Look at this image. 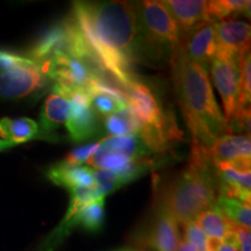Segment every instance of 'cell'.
Returning <instances> with one entry per match:
<instances>
[{
    "label": "cell",
    "instance_id": "cell-20",
    "mask_svg": "<svg viewBox=\"0 0 251 251\" xmlns=\"http://www.w3.org/2000/svg\"><path fill=\"white\" fill-rule=\"evenodd\" d=\"M215 207L227 219L233 228L249 229L251 227V207L250 203L240 201L226 196L216 198Z\"/></svg>",
    "mask_w": 251,
    "mask_h": 251
},
{
    "label": "cell",
    "instance_id": "cell-2",
    "mask_svg": "<svg viewBox=\"0 0 251 251\" xmlns=\"http://www.w3.org/2000/svg\"><path fill=\"white\" fill-rule=\"evenodd\" d=\"M175 92L193 143L209 149L219 137L229 134L209 81L208 70L191 62L183 45L170 59Z\"/></svg>",
    "mask_w": 251,
    "mask_h": 251
},
{
    "label": "cell",
    "instance_id": "cell-30",
    "mask_svg": "<svg viewBox=\"0 0 251 251\" xmlns=\"http://www.w3.org/2000/svg\"><path fill=\"white\" fill-rule=\"evenodd\" d=\"M216 251H240L238 250V238L234 229L224 238Z\"/></svg>",
    "mask_w": 251,
    "mask_h": 251
},
{
    "label": "cell",
    "instance_id": "cell-13",
    "mask_svg": "<svg viewBox=\"0 0 251 251\" xmlns=\"http://www.w3.org/2000/svg\"><path fill=\"white\" fill-rule=\"evenodd\" d=\"M207 152L214 166L240 158H251L250 135H224L207 149Z\"/></svg>",
    "mask_w": 251,
    "mask_h": 251
},
{
    "label": "cell",
    "instance_id": "cell-5",
    "mask_svg": "<svg viewBox=\"0 0 251 251\" xmlns=\"http://www.w3.org/2000/svg\"><path fill=\"white\" fill-rule=\"evenodd\" d=\"M62 56L97 61L71 15L47 30L30 49L28 58L42 65Z\"/></svg>",
    "mask_w": 251,
    "mask_h": 251
},
{
    "label": "cell",
    "instance_id": "cell-32",
    "mask_svg": "<svg viewBox=\"0 0 251 251\" xmlns=\"http://www.w3.org/2000/svg\"><path fill=\"white\" fill-rule=\"evenodd\" d=\"M14 146H15L14 143L7 142V141H4V140H0V151L12 148V147H14Z\"/></svg>",
    "mask_w": 251,
    "mask_h": 251
},
{
    "label": "cell",
    "instance_id": "cell-16",
    "mask_svg": "<svg viewBox=\"0 0 251 251\" xmlns=\"http://www.w3.org/2000/svg\"><path fill=\"white\" fill-rule=\"evenodd\" d=\"M93 170L85 166L69 165L62 161L50 166L46 175L50 181L70 191L78 186L96 187Z\"/></svg>",
    "mask_w": 251,
    "mask_h": 251
},
{
    "label": "cell",
    "instance_id": "cell-26",
    "mask_svg": "<svg viewBox=\"0 0 251 251\" xmlns=\"http://www.w3.org/2000/svg\"><path fill=\"white\" fill-rule=\"evenodd\" d=\"M185 240L196 248L197 251H208V238L200 230L194 221L184 225Z\"/></svg>",
    "mask_w": 251,
    "mask_h": 251
},
{
    "label": "cell",
    "instance_id": "cell-15",
    "mask_svg": "<svg viewBox=\"0 0 251 251\" xmlns=\"http://www.w3.org/2000/svg\"><path fill=\"white\" fill-rule=\"evenodd\" d=\"M215 169L219 183V196H226L250 203L251 171L241 172L225 164L215 166Z\"/></svg>",
    "mask_w": 251,
    "mask_h": 251
},
{
    "label": "cell",
    "instance_id": "cell-11",
    "mask_svg": "<svg viewBox=\"0 0 251 251\" xmlns=\"http://www.w3.org/2000/svg\"><path fill=\"white\" fill-rule=\"evenodd\" d=\"M181 45L191 62L208 70L216 54V23L207 20L199 24L181 37Z\"/></svg>",
    "mask_w": 251,
    "mask_h": 251
},
{
    "label": "cell",
    "instance_id": "cell-12",
    "mask_svg": "<svg viewBox=\"0 0 251 251\" xmlns=\"http://www.w3.org/2000/svg\"><path fill=\"white\" fill-rule=\"evenodd\" d=\"M148 240L156 251H177L179 244V224L159 205Z\"/></svg>",
    "mask_w": 251,
    "mask_h": 251
},
{
    "label": "cell",
    "instance_id": "cell-19",
    "mask_svg": "<svg viewBox=\"0 0 251 251\" xmlns=\"http://www.w3.org/2000/svg\"><path fill=\"white\" fill-rule=\"evenodd\" d=\"M39 125L28 118H2L0 120V137L7 142L14 143L15 146L35 139L39 135Z\"/></svg>",
    "mask_w": 251,
    "mask_h": 251
},
{
    "label": "cell",
    "instance_id": "cell-27",
    "mask_svg": "<svg viewBox=\"0 0 251 251\" xmlns=\"http://www.w3.org/2000/svg\"><path fill=\"white\" fill-rule=\"evenodd\" d=\"M33 62L30 58L24 57V56L14 54V52L0 50V75L5 74L17 68L25 67Z\"/></svg>",
    "mask_w": 251,
    "mask_h": 251
},
{
    "label": "cell",
    "instance_id": "cell-29",
    "mask_svg": "<svg viewBox=\"0 0 251 251\" xmlns=\"http://www.w3.org/2000/svg\"><path fill=\"white\" fill-rule=\"evenodd\" d=\"M238 238V250L251 251V236L249 229L233 228Z\"/></svg>",
    "mask_w": 251,
    "mask_h": 251
},
{
    "label": "cell",
    "instance_id": "cell-18",
    "mask_svg": "<svg viewBox=\"0 0 251 251\" xmlns=\"http://www.w3.org/2000/svg\"><path fill=\"white\" fill-rule=\"evenodd\" d=\"M152 165V161L143 159L139 164L127 170L113 172V171H100L93 170L94 180H96V187L101 197H106L107 194L114 192L118 188L124 185L130 183L141 175L146 174L150 166Z\"/></svg>",
    "mask_w": 251,
    "mask_h": 251
},
{
    "label": "cell",
    "instance_id": "cell-21",
    "mask_svg": "<svg viewBox=\"0 0 251 251\" xmlns=\"http://www.w3.org/2000/svg\"><path fill=\"white\" fill-rule=\"evenodd\" d=\"M194 224L206 235L207 238L224 241V238L233 230L231 225L222 215L216 207L206 209L194 220Z\"/></svg>",
    "mask_w": 251,
    "mask_h": 251
},
{
    "label": "cell",
    "instance_id": "cell-22",
    "mask_svg": "<svg viewBox=\"0 0 251 251\" xmlns=\"http://www.w3.org/2000/svg\"><path fill=\"white\" fill-rule=\"evenodd\" d=\"M141 122L134 112L128 107L113 113L103 119L102 127L105 128L108 136H126L136 134L141 128Z\"/></svg>",
    "mask_w": 251,
    "mask_h": 251
},
{
    "label": "cell",
    "instance_id": "cell-31",
    "mask_svg": "<svg viewBox=\"0 0 251 251\" xmlns=\"http://www.w3.org/2000/svg\"><path fill=\"white\" fill-rule=\"evenodd\" d=\"M177 251H197V250L196 248H194L191 243H188L185 238H180Z\"/></svg>",
    "mask_w": 251,
    "mask_h": 251
},
{
    "label": "cell",
    "instance_id": "cell-9",
    "mask_svg": "<svg viewBox=\"0 0 251 251\" xmlns=\"http://www.w3.org/2000/svg\"><path fill=\"white\" fill-rule=\"evenodd\" d=\"M48 80L40 64L33 61L30 64L0 75V97L6 99L25 98L43 89Z\"/></svg>",
    "mask_w": 251,
    "mask_h": 251
},
{
    "label": "cell",
    "instance_id": "cell-8",
    "mask_svg": "<svg viewBox=\"0 0 251 251\" xmlns=\"http://www.w3.org/2000/svg\"><path fill=\"white\" fill-rule=\"evenodd\" d=\"M70 100V112L65 124L72 142H84L102 131L101 115L91 106L89 96L85 92H74L68 97Z\"/></svg>",
    "mask_w": 251,
    "mask_h": 251
},
{
    "label": "cell",
    "instance_id": "cell-17",
    "mask_svg": "<svg viewBox=\"0 0 251 251\" xmlns=\"http://www.w3.org/2000/svg\"><path fill=\"white\" fill-rule=\"evenodd\" d=\"M69 112L70 100L52 87V92L46 99L40 117V127L43 135H50L62 125L67 124Z\"/></svg>",
    "mask_w": 251,
    "mask_h": 251
},
{
    "label": "cell",
    "instance_id": "cell-23",
    "mask_svg": "<svg viewBox=\"0 0 251 251\" xmlns=\"http://www.w3.org/2000/svg\"><path fill=\"white\" fill-rule=\"evenodd\" d=\"M251 1L246 0H213L207 1V17L209 20L219 23L226 18L244 15L250 18Z\"/></svg>",
    "mask_w": 251,
    "mask_h": 251
},
{
    "label": "cell",
    "instance_id": "cell-28",
    "mask_svg": "<svg viewBox=\"0 0 251 251\" xmlns=\"http://www.w3.org/2000/svg\"><path fill=\"white\" fill-rule=\"evenodd\" d=\"M97 148H98V142L78 147V148L72 150L71 152H69V155L63 159V162L67 163L69 165L80 166V164L86 162V159L92 155Z\"/></svg>",
    "mask_w": 251,
    "mask_h": 251
},
{
    "label": "cell",
    "instance_id": "cell-1",
    "mask_svg": "<svg viewBox=\"0 0 251 251\" xmlns=\"http://www.w3.org/2000/svg\"><path fill=\"white\" fill-rule=\"evenodd\" d=\"M101 68L126 93L141 54L136 6L126 1H75L70 14Z\"/></svg>",
    "mask_w": 251,
    "mask_h": 251
},
{
    "label": "cell",
    "instance_id": "cell-7",
    "mask_svg": "<svg viewBox=\"0 0 251 251\" xmlns=\"http://www.w3.org/2000/svg\"><path fill=\"white\" fill-rule=\"evenodd\" d=\"M128 107L134 112L142 126L168 127L175 124V115L164 112L151 87L134 78L127 89Z\"/></svg>",
    "mask_w": 251,
    "mask_h": 251
},
{
    "label": "cell",
    "instance_id": "cell-33",
    "mask_svg": "<svg viewBox=\"0 0 251 251\" xmlns=\"http://www.w3.org/2000/svg\"><path fill=\"white\" fill-rule=\"evenodd\" d=\"M124 251H127V250H124Z\"/></svg>",
    "mask_w": 251,
    "mask_h": 251
},
{
    "label": "cell",
    "instance_id": "cell-14",
    "mask_svg": "<svg viewBox=\"0 0 251 251\" xmlns=\"http://www.w3.org/2000/svg\"><path fill=\"white\" fill-rule=\"evenodd\" d=\"M163 4L177 24L181 37L199 24L209 20L207 17V1L203 0H168Z\"/></svg>",
    "mask_w": 251,
    "mask_h": 251
},
{
    "label": "cell",
    "instance_id": "cell-4",
    "mask_svg": "<svg viewBox=\"0 0 251 251\" xmlns=\"http://www.w3.org/2000/svg\"><path fill=\"white\" fill-rule=\"evenodd\" d=\"M141 52L151 58L170 61L181 45L179 28L163 1L147 0L136 5Z\"/></svg>",
    "mask_w": 251,
    "mask_h": 251
},
{
    "label": "cell",
    "instance_id": "cell-24",
    "mask_svg": "<svg viewBox=\"0 0 251 251\" xmlns=\"http://www.w3.org/2000/svg\"><path fill=\"white\" fill-rule=\"evenodd\" d=\"M105 218V197H100L84 206L79 212L71 216L75 227H83L89 231H98L102 227Z\"/></svg>",
    "mask_w": 251,
    "mask_h": 251
},
{
    "label": "cell",
    "instance_id": "cell-6",
    "mask_svg": "<svg viewBox=\"0 0 251 251\" xmlns=\"http://www.w3.org/2000/svg\"><path fill=\"white\" fill-rule=\"evenodd\" d=\"M238 62L240 59L225 58L215 55L209 64L212 80L221 97L225 111L224 118L227 126L235 118V115L244 111L238 105V77H240Z\"/></svg>",
    "mask_w": 251,
    "mask_h": 251
},
{
    "label": "cell",
    "instance_id": "cell-10",
    "mask_svg": "<svg viewBox=\"0 0 251 251\" xmlns=\"http://www.w3.org/2000/svg\"><path fill=\"white\" fill-rule=\"evenodd\" d=\"M251 27L243 21L228 19L216 23V54L240 59L250 51Z\"/></svg>",
    "mask_w": 251,
    "mask_h": 251
},
{
    "label": "cell",
    "instance_id": "cell-3",
    "mask_svg": "<svg viewBox=\"0 0 251 251\" xmlns=\"http://www.w3.org/2000/svg\"><path fill=\"white\" fill-rule=\"evenodd\" d=\"M219 197L216 169L207 149L192 143L190 163L162 186L158 205L179 225L192 222L200 213L215 207Z\"/></svg>",
    "mask_w": 251,
    "mask_h": 251
},
{
    "label": "cell",
    "instance_id": "cell-25",
    "mask_svg": "<svg viewBox=\"0 0 251 251\" xmlns=\"http://www.w3.org/2000/svg\"><path fill=\"white\" fill-rule=\"evenodd\" d=\"M238 77V105L241 109L250 108L251 100V57L250 51L240 58Z\"/></svg>",
    "mask_w": 251,
    "mask_h": 251
}]
</instances>
